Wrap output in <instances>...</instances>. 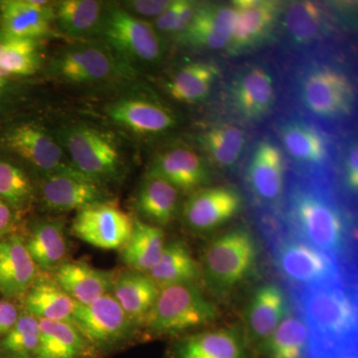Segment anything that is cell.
<instances>
[{
    "mask_svg": "<svg viewBox=\"0 0 358 358\" xmlns=\"http://www.w3.org/2000/svg\"><path fill=\"white\" fill-rule=\"evenodd\" d=\"M284 226L355 273V220L331 186L317 179L294 181L287 196Z\"/></svg>",
    "mask_w": 358,
    "mask_h": 358,
    "instance_id": "1",
    "label": "cell"
},
{
    "mask_svg": "<svg viewBox=\"0 0 358 358\" xmlns=\"http://www.w3.org/2000/svg\"><path fill=\"white\" fill-rule=\"evenodd\" d=\"M294 308L310 331V348L357 343V282L291 291Z\"/></svg>",
    "mask_w": 358,
    "mask_h": 358,
    "instance_id": "2",
    "label": "cell"
},
{
    "mask_svg": "<svg viewBox=\"0 0 358 358\" xmlns=\"http://www.w3.org/2000/svg\"><path fill=\"white\" fill-rule=\"evenodd\" d=\"M263 233L275 272L291 291L357 282L355 273L350 272L334 257L289 232L284 224L266 221Z\"/></svg>",
    "mask_w": 358,
    "mask_h": 358,
    "instance_id": "3",
    "label": "cell"
},
{
    "mask_svg": "<svg viewBox=\"0 0 358 358\" xmlns=\"http://www.w3.org/2000/svg\"><path fill=\"white\" fill-rule=\"evenodd\" d=\"M259 256L258 242L251 231L235 228L206 245L200 273L212 293L227 298L255 275Z\"/></svg>",
    "mask_w": 358,
    "mask_h": 358,
    "instance_id": "4",
    "label": "cell"
},
{
    "mask_svg": "<svg viewBox=\"0 0 358 358\" xmlns=\"http://www.w3.org/2000/svg\"><path fill=\"white\" fill-rule=\"evenodd\" d=\"M217 317V306L196 285L180 282L160 288L145 324L154 336H178L211 324Z\"/></svg>",
    "mask_w": 358,
    "mask_h": 358,
    "instance_id": "5",
    "label": "cell"
},
{
    "mask_svg": "<svg viewBox=\"0 0 358 358\" xmlns=\"http://www.w3.org/2000/svg\"><path fill=\"white\" fill-rule=\"evenodd\" d=\"M124 64L102 40H78L51 61L49 73L63 83L78 87L114 84L128 75Z\"/></svg>",
    "mask_w": 358,
    "mask_h": 358,
    "instance_id": "6",
    "label": "cell"
},
{
    "mask_svg": "<svg viewBox=\"0 0 358 358\" xmlns=\"http://www.w3.org/2000/svg\"><path fill=\"white\" fill-rule=\"evenodd\" d=\"M56 138L76 171L103 185L119 178L122 155L114 141L95 127L77 124L66 126Z\"/></svg>",
    "mask_w": 358,
    "mask_h": 358,
    "instance_id": "7",
    "label": "cell"
},
{
    "mask_svg": "<svg viewBox=\"0 0 358 358\" xmlns=\"http://www.w3.org/2000/svg\"><path fill=\"white\" fill-rule=\"evenodd\" d=\"M99 35L128 67L136 63L155 64L164 54L155 26L121 7H107Z\"/></svg>",
    "mask_w": 358,
    "mask_h": 358,
    "instance_id": "8",
    "label": "cell"
},
{
    "mask_svg": "<svg viewBox=\"0 0 358 358\" xmlns=\"http://www.w3.org/2000/svg\"><path fill=\"white\" fill-rule=\"evenodd\" d=\"M0 148L30 164L42 176L74 169L56 136L32 122H16L2 129Z\"/></svg>",
    "mask_w": 358,
    "mask_h": 358,
    "instance_id": "9",
    "label": "cell"
},
{
    "mask_svg": "<svg viewBox=\"0 0 358 358\" xmlns=\"http://www.w3.org/2000/svg\"><path fill=\"white\" fill-rule=\"evenodd\" d=\"M300 96L310 112L326 119H338L350 114L355 96L350 78L329 67L308 71L301 79Z\"/></svg>",
    "mask_w": 358,
    "mask_h": 358,
    "instance_id": "10",
    "label": "cell"
},
{
    "mask_svg": "<svg viewBox=\"0 0 358 358\" xmlns=\"http://www.w3.org/2000/svg\"><path fill=\"white\" fill-rule=\"evenodd\" d=\"M134 221L117 205L103 201L78 211L72 232L81 241L103 250L124 248Z\"/></svg>",
    "mask_w": 358,
    "mask_h": 358,
    "instance_id": "11",
    "label": "cell"
},
{
    "mask_svg": "<svg viewBox=\"0 0 358 358\" xmlns=\"http://www.w3.org/2000/svg\"><path fill=\"white\" fill-rule=\"evenodd\" d=\"M73 326L98 345H110L128 338L133 322L112 294H106L89 305L76 303Z\"/></svg>",
    "mask_w": 358,
    "mask_h": 358,
    "instance_id": "12",
    "label": "cell"
},
{
    "mask_svg": "<svg viewBox=\"0 0 358 358\" xmlns=\"http://www.w3.org/2000/svg\"><path fill=\"white\" fill-rule=\"evenodd\" d=\"M40 196L49 210H81L105 200L101 183L76 169L42 176Z\"/></svg>",
    "mask_w": 358,
    "mask_h": 358,
    "instance_id": "13",
    "label": "cell"
},
{
    "mask_svg": "<svg viewBox=\"0 0 358 358\" xmlns=\"http://www.w3.org/2000/svg\"><path fill=\"white\" fill-rule=\"evenodd\" d=\"M291 308L288 294L279 285L266 282L256 289L244 313L243 333L252 350L274 333Z\"/></svg>",
    "mask_w": 358,
    "mask_h": 358,
    "instance_id": "14",
    "label": "cell"
},
{
    "mask_svg": "<svg viewBox=\"0 0 358 358\" xmlns=\"http://www.w3.org/2000/svg\"><path fill=\"white\" fill-rule=\"evenodd\" d=\"M241 205V196L233 188L197 190L183 207V220L193 232H211L237 215Z\"/></svg>",
    "mask_w": 358,
    "mask_h": 358,
    "instance_id": "15",
    "label": "cell"
},
{
    "mask_svg": "<svg viewBox=\"0 0 358 358\" xmlns=\"http://www.w3.org/2000/svg\"><path fill=\"white\" fill-rule=\"evenodd\" d=\"M171 358H256L245 338L236 327H219L188 334L176 341Z\"/></svg>",
    "mask_w": 358,
    "mask_h": 358,
    "instance_id": "16",
    "label": "cell"
},
{
    "mask_svg": "<svg viewBox=\"0 0 358 358\" xmlns=\"http://www.w3.org/2000/svg\"><path fill=\"white\" fill-rule=\"evenodd\" d=\"M247 185L252 196L265 207L281 201L285 190V164L282 150L264 141L256 148L247 171Z\"/></svg>",
    "mask_w": 358,
    "mask_h": 358,
    "instance_id": "17",
    "label": "cell"
},
{
    "mask_svg": "<svg viewBox=\"0 0 358 358\" xmlns=\"http://www.w3.org/2000/svg\"><path fill=\"white\" fill-rule=\"evenodd\" d=\"M107 114L117 126L143 136L164 133L176 124V117L166 108L138 96L115 101L108 106Z\"/></svg>",
    "mask_w": 358,
    "mask_h": 358,
    "instance_id": "18",
    "label": "cell"
},
{
    "mask_svg": "<svg viewBox=\"0 0 358 358\" xmlns=\"http://www.w3.org/2000/svg\"><path fill=\"white\" fill-rule=\"evenodd\" d=\"M52 21L48 1L0 0V33L7 36L38 41L50 33Z\"/></svg>",
    "mask_w": 358,
    "mask_h": 358,
    "instance_id": "19",
    "label": "cell"
},
{
    "mask_svg": "<svg viewBox=\"0 0 358 358\" xmlns=\"http://www.w3.org/2000/svg\"><path fill=\"white\" fill-rule=\"evenodd\" d=\"M236 22L234 6H206L196 9L181 38L193 46L208 49L225 48L230 45Z\"/></svg>",
    "mask_w": 358,
    "mask_h": 358,
    "instance_id": "20",
    "label": "cell"
},
{
    "mask_svg": "<svg viewBox=\"0 0 358 358\" xmlns=\"http://www.w3.org/2000/svg\"><path fill=\"white\" fill-rule=\"evenodd\" d=\"M179 192H193L208 181V171L199 155L187 148L176 147L157 155L152 171Z\"/></svg>",
    "mask_w": 358,
    "mask_h": 358,
    "instance_id": "21",
    "label": "cell"
},
{
    "mask_svg": "<svg viewBox=\"0 0 358 358\" xmlns=\"http://www.w3.org/2000/svg\"><path fill=\"white\" fill-rule=\"evenodd\" d=\"M37 267L20 235L0 240V292L6 296L26 293L36 277Z\"/></svg>",
    "mask_w": 358,
    "mask_h": 358,
    "instance_id": "22",
    "label": "cell"
},
{
    "mask_svg": "<svg viewBox=\"0 0 358 358\" xmlns=\"http://www.w3.org/2000/svg\"><path fill=\"white\" fill-rule=\"evenodd\" d=\"M54 281L80 305H89L106 296L114 284L108 273L85 262L61 264L55 270Z\"/></svg>",
    "mask_w": 358,
    "mask_h": 358,
    "instance_id": "23",
    "label": "cell"
},
{
    "mask_svg": "<svg viewBox=\"0 0 358 358\" xmlns=\"http://www.w3.org/2000/svg\"><path fill=\"white\" fill-rule=\"evenodd\" d=\"M256 358H310V331L296 308H291L264 343L254 350Z\"/></svg>",
    "mask_w": 358,
    "mask_h": 358,
    "instance_id": "24",
    "label": "cell"
},
{
    "mask_svg": "<svg viewBox=\"0 0 358 358\" xmlns=\"http://www.w3.org/2000/svg\"><path fill=\"white\" fill-rule=\"evenodd\" d=\"M115 300L133 324L145 322L152 312L160 287L145 273H122L113 284Z\"/></svg>",
    "mask_w": 358,
    "mask_h": 358,
    "instance_id": "25",
    "label": "cell"
},
{
    "mask_svg": "<svg viewBox=\"0 0 358 358\" xmlns=\"http://www.w3.org/2000/svg\"><path fill=\"white\" fill-rule=\"evenodd\" d=\"M107 7L96 0H62L52 6L53 21L68 36L90 39L100 33Z\"/></svg>",
    "mask_w": 358,
    "mask_h": 358,
    "instance_id": "26",
    "label": "cell"
},
{
    "mask_svg": "<svg viewBox=\"0 0 358 358\" xmlns=\"http://www.w3.org/2000/svg\"><path fill=\"white\" fill-rule=\"evenodd\" d=\"M281 140L289 157L310 171L322 169L329 159L327 141L319 131L301 122L282 124Z\"/></svg>",
    "mask_w": 358,
    "mask_h": 358,
    "instance_id": "27",
    "label": "cell"
},
{
    "mask_svg": "<svg viewBox=\"0 0 358 358\" xmlns=\"http://www.w3.org/2000/svg\"><path fill=\"white\" fill-rule=\"evenodd\" d=\"M179 192L164 178L148 173L141 182L136 207L148 224L166 226L176 218L179 207Z\"/></svg>",
    "mask_w": 358,
    "mask_h": 358,
    "instance_id": "28",
    "label": "cell"
},
{
    "mask_svg": "<svg viewBox=\"0 0 358 358\" xmlns=\"http://www.w3.org/2000/svg\"><path fill=\"white\" fill-rule=\"evenodd\" d=\"M236 22L230 45L233 49L247 48L267 34L277 16V4L266 0L235 1Z\"/></svg>",
    "mask_w": 358,
    "mask_h": 358,
    "instance_id": "29",
    "label": "cell"
},
{
    "mask_svg": "<svg viewBox=\"0 0 358 358\" xmlns=\"http://www.w3.org/2000/svg\"><path fill=\"white\" fill-rule=\"evenodd\" d=\"M24 242L33 262L44 271L57 268L68 253V242L62 224L55 221L35 224Z\"/></svg>",
    "mask_w": 358,
    "mask_h": 358,
    "instance_id": "30",
    "label": "cell"
},
{
    "mask_svg": "<svg viewBox=\"0 0 358 358\" xmlns=\"http://www.w3.org/2000/svg\"><path fill=\"white\" fill-rule=\"evenodd\" d=\"M164 247V231L152 224L134 221L133 233L122 249V261L134 271L148 274L159 262Z\"/></svg>",
    "mask_w": 358,
    "mask_h": 358,
    "instance_id": "31",
    "label": "cell"
},
{
    "mask_svg": "<svg viewBox=\"0 0 358 358\" xmlns=\"http://www.w3.org/2000/svg\"><path fill=\"white\" fill-rule=\"evenodd\" d=\"M76 303L55 281L38 280L28 289L25 296L27 313L38 320L72 324Z\"/></svg>",
    "mask_w": 358,
    "mask_h": 358,
    "instance_id": "32",
    "label": "cell"
},
{
    "mask_svg": "<svg viewBox=\"0 0 358 358\" xmlns=\"http://www.w3.org/2000/svg\"><path fill=\"white\" fill-rule=\"evenodd\" d=\"M274 98L272 78L261 67H253L247 71L235 87L237 108L249 119H257L265 115L273 105Z\"/></svg>",
    "mask_w": 358,
    "mask_h": 358,
    "instance_id": "33",
    "label": "cell"
},
{
    "mask_svg": "<svg viewBox=\"0 0 358 358\" xmlns=\"http://www.w3.org/2000/svg\"><path fill=\"white\" fill-rule=\"evenodd\" d=\"M36 358H79L86 350V339L70 322L39 320Z\"/></svg>",
    "mask_w": 358,
    "mask_h": 358,
    "instance_id": "34",
    "label": "cell"
},
{
    "mask_svg": "<svg viewBox=\"0 0 358 358\" xmlns=\"http://www.w3.org/2000/svg\"><path fill=\"white\" fill-rule=\"evenodd\" d=\"M36 40L15 38L0 33V75L13 81L32 76L41 66Z\"/></svg>",
    "mask_w": 358,
    "mask_h": 358,
    "instance_id": "35",
    "label": "cell"
},
{
    "mask_svg": "<svg viewBox=\"0 0 358 358\" xmlns=\"http://www.w3.org/2000/svg\"><path fill=\"white\" fill-rule=\"evenodd\" d=\"M148 275L162 288L194 282L200 275V267L185 243L173 241L166 244L159 262Z\"/></svg>",
    "mask_w": 358,
    "mask_h": 358,
    "instance_id": "36",
    "label": "cell"
},
{
    "mask_svg": "<svg viewBox=\"0 0 358 358\" xmlns=\"http://www.w3.org/2000/svg\"><path fill=\"white\" fill-rule=\"evenodd\" d=\"M33 192L34 186L23 166L0 148V199L15 212L24 210L31 203Z\"/></svg>",
    "mask_w": 358,
    "mask_h": 358,
    "instance_id": "37",
    "label": "cell"
},
{
    "mask_svg": "<svg viewBox=\"0 0 358 358\" xmlns=\"http://www.w3.org/2000/svg\"><path fill=\"white\" fill-rule=\"evenodd\" d=\"M217 74L215 67L209 64L195 63L188 65L174 75L167 84V90L176 101L197 102L208 95Z\"/></svg>",
    "mask_w": 358,
    "mask_h": 358,
    "instance_id": "38",
    "label": "cell"
},
{
    "mask_svg": "<svg viewBox=\"0 0 358 358\" xmlns=\"http://www.w3.org/2000/svg\"><path fill=\"white\" fill-rule=\"evenodd\" d=\"M245 143L244 134L236 127H216L205 134L203 143L212 159L222 166L236 164Z\"/></svg>",
    "mask_w": 358,
    "mask_h": 358,
    "instance_id": "39",
    "label": "cell"
},
{
    "mask_svg": "<svg viewBox=\"0 0 358 358\" xmlns=\"http://www.w3.org/2000/svg\"><path fill=\"white\" fill-rule=\"evenodd\" d=\"M39 320L29 313L20 315L17 322L0 341L2 352L13 358H30L39 343Z\"/></svg>",
    "mask_w": 358,
    "mask_h": 358,
    "instance_id": "40",
    "label": "cell"
},
{
    "mask_svg": "<svg viewBox=\"0 0 358 358\" xmlns=\"http://www.w3.org/2000/svg\"><path fill=\"white\" fill-rule=\"evenodd\" d=\"M285 23L289 34L296 41H312L322 29V13L313 2H296L289 7Z\"/></svg>",
    "mask_w": 358,
    "mask_h": 358,
    "instance_id": "41",
    "label": "cell"
},
{
    "mask_svg": "<svg viewBox=\"0 0 358 358\" xmlns=\"http://www.w3.org/2000/svg\"><path fill=\"white\" fill-rule=\"evenodd\" d=\"M195 11V4L192 2L173 0L171 6L155 18V27L164 33H182L192 20Z\"/></svg>",
    "mask_w": 358,
    "mask_h": 358,
    "instance_id": "42",
    "label": "cell"
},
{
    "mask_svg": "<svg viewBox=\"0 0 358 358\" xmlns=\"http://www.w3.org/2000/svg\"><path fill=\"white\" fill-rule=\"evenodd\" d=\"M20 96L18 81L0 75V120L8 117L17 105Z\"/></svg>",
    "mask_w": 358,
    "mask_h": 358,
    "instance_id": "43",
    "label": "cell"
},
{
    "mask_svg": "<svg viewBox=\"0 0 358 358\" xmlns=\"http://www.w3.org/2000/svg\"><path fill=\"white\" fill-rule=\"evenodd\" d=\"M173 0H134L124 2V6L133 15L145 17H159L171 6Z\"/></svg>",
    "mask_w": 358,
    "mask_h": 358,
    "instance_id": "44",
    "label": "cell"
},
{
    "mask_svg": "<svg viewBox=\"0 0 358 358\" xmlns=\"http://www.w3.org/2000/svg\"><path fill=\"white\" fill-rule=\"evenodd\" d=\"M310 358H358L357 343L333 348H310Z\"/></svg>",
    "mask_w": 358,
    "mask_h": 358,
    "instance_id": "45",
    "label": "cell"
},
{
    "mask_svg": "<svg viewBox=\"0 0 358 358\" xmlns=\"http://www.w3.org/2000/svg\"><path fill=\"white\" fill-rule=\"evenodd\" d=\"M17 307L9 301H0V341L20 317Z\"/></svg>",
    "mask_w": 358,
    "mask_h": 358,
    "instance_id": "46",
    "label": "cell"
},
{
    "mask_svg": "<svg viewBox=\"0 0 358 358\" xmlns=\"http://www.w3.org/2000/svg\"><path fill=\"white\" fill-rule=\"evenodd\" d=\"M345 183L348 192L357 194L358 186V148L352 145L348 152L345 166Z\"/></svg>",
    "mask_w": 358,
    "mask_h": 358,
    "instance_id": "47",
    "label": "cell"
},
{
    "mask_svg": "<svg viewBox=\"0 0 358 358\" xmlns=\"http://www.w3.org/2000/svg\"><path fill=\"white\" fill-rule=\"evenodd\" d=\"M16 212L0 199V236L10 232L16 220Z\"/></svg>",
    "mask_w": 358,
    "mask_h": 358,
    "instance_id": "48",
    "label": "cell"
}]
</instances>
